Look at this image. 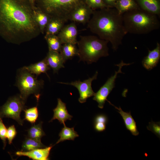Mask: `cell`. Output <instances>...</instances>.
<instances>
[{
  "mask_svg": "<svg viewBox=\"0 0 160 160\" xmlns=\"http://www.w3.org/2000/svg\"><path fill=\"white\" fill-rule=\"evenodd\" d=\"M7 129L3 122L2 119L0 118V138L3 143V149L6 145Z\"/></svg>",
  "mask_w": 160,
  "mask_h": 160,
  "instance_id": "f546056e",
  "label": "cell"
},
{
  "mask_svg": "<svg viewBox=\"0 0 160 160\" xmlns=\"http://www.w3.org/2000/svg\"><path fill=\"white\" fill-rule=\"evenodd\" d=\"M16 85L20 91V96L25 101L30 95L36 93L42 88L44 81L38 80L23 67L18 71Z\"/></svg>",
  "mask_w": 160,
  "mask_h": 160,
  "instance_id": "8992f818",
  "label": "cell"
},
{
  "mask_svg": "<svg viewBox=\"0 0 160 160\" xmlns=\"http://www.w3.org/2000/svg\"><path fill=\"white\" fill-rule=\"evenodd\" d=\"M139 7L160 16V0H135Z\"/></svg>",
  "mask_w": 160,
  "mask_h": 160,
  "instance_id": "e0dca14e",
  "label": "cell"
},
{
  "mask_svg": "<svg viewBox=\"0 0 160 160\" xmlns=\"http://www.w3.org/2000/svg\"><path fill=\"white\" fill-rule=\"evenodd\" d=\"M17 132L14 125L9 126L7 129V137L8 139V143L11 144L13 140L16 137Z\"/></svg>",
  "mask_w": 160,
  "mask_h": 160,
  "instance_id": "4dcf8cb0",
  "label": "cell"
},
{
  "mask_svg": "<svg viewBox=\"0 0 160 160\" xmlns=\"http://www.w3.org/2000/svg\"><path fill=\"white\" fill-rule=\"evenodd\" d=\"M54 115L50 122L55 119H57L60 124H65L67 120H71L72 116L70 115L67 110L66 104L60 98L57 99V107L53 110Z\"/></svg>",
  "mask_w": 160,
  "mask_h": 160,
  "instance_id": "9a60e30c",
  "label": "cell"
},
{
  "mask_svg": "<svg viewBox=\"0 0 160 160\" xmlns=\"http://www.w3.org/2000/svg\"><path fill=\"white\" fill-rule=\"evenodd\" d=\"M25 112V118L26 120L32 124H34L37 120L39 112L37 106L28 109L24 110Z\"/></svg>",
  "mask_w": 160,
  "mask_h": 160,
  "instance_id": "4316f807",
  "label": "cell"
},
{
  "mask_svg": "<svg viewBox=\"0 0 160 160\" xmlns=\"http://www.w3.org/2000/svg\"><path fill=\"white\" fill-rule=\"evenodd\" d=\"M52 147V146H50L28 151H17L15 154L18 156H26L33 160H47L49 159V157Z\"/></svg>",
  "mask_w": 160,
  "mask_h": 160,
  "instance_id": "7c38bea8",
  "label": "cell"
},
{
  "mask_svg": "<svg viewBox=\"0 0 160 160\" xmlns=\"http://www.w3.org/2000/svg\"><path fill=\"white\" fill-rule=\"evenodd\" d=\"M149 130L151 131L157 136L160 138V122H155L152 121L149 122V124L147 127Z\"/></svg>",
  "mask_w": 160,
  "mask_h": 160,
  "instance_id": "f1b7e54d",
  "label": "cell"
},
{
  "mask_svg": "<svg viewBox=\"0 0 160 160\" xmlns=\"http://www.w3.org/2000/svg\"><path fill=\"white\" fill-rule=\"evenodd\" d=\"M85 3V0H36L35 7L50 17L59 18L65 23L73 11Z\"/></svg>",
  "mask_w": 160,
  "mask_h": 160,
  "instance_id": "5b68a950",
  "label": "cell"
},
{
  "mask_svg": "<svg viewBox=\"0 0 160 160\" xmlns=\"http://www.w3.org/2000/svg\"><path fill=\"white\" fill-rule=\"evenodd\" d=\"M92 15L87 27L100 39L110 42L113 50L116 51L127 34L122 15L115 8H105L94 10Z\"/></svg>",
  "mask_w": 160,
  "mask_h": 160,
  "instance_id": "7a4b0ae2",
  "label": "cell"
},
{
  "mask_svg": "<svg viewBox=\"0 0 160 160\" xmlns=\"http://www.w3.org/2000/svg\"><path fill=\"white\" fill-rule=\"evenodd\" d=\"M34 8L26 0H0V36L16 44L28 41L41 33Z\"/></svg>",
  "mask_w": 160,
  "mask_h": 160,
  "instance_id": "6da1fadb",
  "label": "cell"
},
{
  "mask_svg": "<svg viewBox=\"0 0 160 160\" xmlns=\"http://www.w3.org/2000/svg\"><path fill=\"white\" fill-rule=\"evenodd\" d=\"M85 3L93 10L108 8L102 0H85Z\"/></svg>",
  "mask_w": 160,
  "mask_h": 160,
  "instance_id": "83f0119b",
  "label": "cell"
},
{
  "mask_svg": "<svg viewBox=\"0 0 160 160\" xmlns=\"http://www.w3.org/2000/svg\"><path fill=\"white\" fill-rule=\"evenodd\" d=\"M28 1L34 8L35 7V4L36 0H26Z\"/></svg>",
  "mask_w": 160,
  "mask_h": 160,
  "instance_id": "e575fe53",
  "label": "cell"
},
{
  "mask_svg": "<svg viewBox=\"0 0 160 160\" xmlns=\"http://www.w3.org/2000/svg\"><path fill=\"white\" fill-rule=\"evenodd\" d=\"M64 125V127L59 134L60 138L57 142L56 144L67 140H73L75 138L79 136L77 132L74 130L73 127L70 128L67 127L65 125Z\"/></svg>",
  "mask_w": 160,
  "mask_h": 160,
  "instance_id": "603a6c76",
  "label": "cell"
},
{
  "mask_svg": "<svg viewBox=\"0 0 160 160\" xmlns=\"http://www.w3.org/2000/svg\"><path fill=\"white\" fill-rule=\"evenodd\" d=\"M65 23L59 18L50 17L45 29L44 38L49 36L57 35L65 25Z\"/></svg>",
  "mask_w": 160,
  "mask_h": 160,
  "instance_id": "ac0fdd59",
  "label": "cell"
},
{
  "mask_svg": "<svg viewBox=\"0 0 160 160\" xmlns=\"http://www.w3.org/2000/svg\"><path fill=\"white\" fill-rule=\"evenodd\" d=\"M122 17L127 33L146 34L160 27V22L157 15L139 8L124 13Z\"/></svg>",
  "mask_w": 160,
  "mask_h": 160,
  "instance_id": "3957f363",
  "label": "cell"
},
{
  "mask_svg": "<svg viewBox=\"0 0 160 160\" xmlns=\"http://www.w3.org/2000/svg\"><path fill=\"white\" fill-rule=\"evenodd\" d=\"M108 42L94 36H80L77 43L79 61L91 64L101 57L108 56Z\"/></svg>",
  "mask_w": 160,
  "mask_h": 160,
  "instance_id": "277c9868",
  "label": "cell"
},
{
  "mask_svg": "<svg viewBox=\"0 0 160 160\" xmlns=\"http://www.w3.org/2000/svg\"><path fill=\"white\" fill-rule=\"evenodd\" d=\"M94 10L85 3L73 11L69 20L75 23L85 24L89 21Z\"/></svg>",
  "mask_w": 160,
  "mask_h": 160,
  "instance_id": "8fae6325",
  "label": "cell"
},
{
  "mask_svg": "<svg viewBox=\"0 0 160 160\" xmlns=\"http://www.w3.org/2000/svg\"><path fill=\"white\" fill-rule=\"evenodd\" d=\"M94 128L97 131L101 132L105 130L106 128V124L100 122L94 123Z\"/></svg>",
  "mask_w": 160,
  "mask_h": 160,
  "instance_id": "d6a6232c",
  "label": "cell"
},
{
  "mask_svg": "<svg viewBox=\"0 0 160 160\" xmlns=\"http://www.w3.org/2000/svg\"><path fill=\"white\" fill-rule=\"evenodd\" d=\"M139 8L135 0H118L115 8L120 14L123 15Z\"/></svg>",
  "mask_w": 160,
  "mask_h": 160,
  "instance_id": "7402d4cb",
  "label": "cell"
},
{
  "mask_svg": "<svg viewBox=\"0 0 160 160\" xmlns=\"http://www.w3.org/2000/svg\"><path fill=\"white\" fill-rule=\"evenodd\" d=\"M44 59L54 73H57L60 68H64L65 62L59 52L49 50Z\"/></svg>",
  "mask_w": 160,
  "mask_h": 160,
  "instance_id": "5bb4252c",
  "label": "cell"
},
{
  "mask_svg": "<svg viewBox=\"0 0 160 160\" xmlns=\"http://www.w3.org/2000/svg\"><path fill=\"white\" fill-rule=\"evenodd\" d=\"M78 31L75 23L73 22L64 25L57 35L62 44L71 43L76 44Z\"/></svg>",
  "mask_w": 160,
  "mask_h": 160,
  "instance_id": "30bf717a",
  "label": "cell"
},
{
  "mask_svg": "<svg viewBox=\"0 0 160 160\" xmlns=\"http://www.w3.org/2000/svg\"><path fill=\"white\" fill-rule=\"evenodd\" d=\"M23 68L31 73L36 76L42 73L47 74V71L50 69L44 58L38 63Z\"/></svg>",
  "mask_w": 160,
  "mask_h": 160,
  "instance_id": "ffe728a7",
  "label": "cell"
},
{
  "mask_svg": "<svg viewBox=\"0 0 160 160\" xmlns=\"http://www.w3.org/2000/svg\"><path fill=\"white\" fill-rule=\"evenodd\" d=\"M33 11L35 20L39 27L41 33L43 34L50 17L47 13L36 7Z\"/></svg>",
  "mask_w": 160,
  "mask_h": 160,
  "instance_id": "d6986e66",
  "label": "cell"
},
{
  "mask_svg": "<svg viewBox=\"0 0 160 160\" xmlns=\"http://www.w3.org/2000/svg\"><path fill=\"white\" fill-rule=\"evenodd\" d=\"M25 102L20 95L10 97L0 108V118L12 119L22 126L23 121L21 119L20 114L25 109Z\"/></svg>",
  "mask_w": 160,
  "mask_h": 160,
  "instance_id": "52a82bcc",
  "label": "cell"
},
{
  "mask_svg": "<svg viewBox=\"0 0 160 160\" xmlns=\"http://www.w3.org/2000/svg\"><path fill=\"white\" fill-rule=\"evenodd\" d=\"M130 64L131 63H124L122 60L120 63L116 64V65L119 67L118 71H115L114 74L108 78L104 84L95 93L93 99L98 103V106L99 108H103L105 101L108 100V96L115 87V81L118 74L122 73L121 70L122 67Z\"/></svg>",
  "mask_w": 160,
  "mask_h": 160,
  "instance_id": "ba28073f",
  "label": "cell"
},
{
  "mask_svg": "<svg viewBox=\"0 0 160 160\" xmlns=\"http://www.w3.org/2000/svg\"><path fill=\"white\" fill-rule=\"evenodd\" d=\"M104 4L108 8H115L118 0H102Z\"/></svg>",
  "mask_w": 160,
  "mask_h": 160,
  "instance_id": "836d02e7",
  "label": "cell"
},
{
  "mask_svg": "<svg viewBox=\"0 0 160 160\" xmlns=\"http://www.w3.org/2000/svg\"><path fill=\"white\" fill-rule=\"evenodd\" d=\"M108 101L110 104L113 106L118 110V112L121 116L127 129L130 131L133 135L135 136L138 135L139 134V132L137 129L136 122L131 115V112H125L120 107L118 108L113 105L108 100Z\"/></svg>",
  "mask_w": 160,
  "mask_h": 160,
  "instance_id": "2e32d148",
  "label": "cell"
},
{
  "mask_svg": "<svg viewBox=\"0 0 160 160\" xmlns=\"http://www.w3.org/2000/svg\"><path fill=\"white\" fill-rule=\"evenodd\" d=\"M22 147V151H28L46 147L41 143V140H38L28 137L26 138L23 142Z\"/></svg>",
  "mask_w": 160,
  "mask_h": 160,
  "instance_id": "cb8c5ba5",
  "label": "cell"
},
{
  "mask_svg": "<svg viewBox=\"0 0 160 160\" xmlns=\"http://www.w3.org/2000/svg\"><path fill=\"white\" fill-rule=\"evenodd\" d=\"M108 121V118L106 115L103 114H100L95 117L94 123L100 122L106 124Z\"/></svg>",
  "mask_w": 160,
  "mask_h": 160,
  "instance_id": "1f68e13d",
  "label": "cell"
},
{
  "mask_svg": "<svg viewBox=\"0 0 160 160\" xmlns=\"http://www.w3.org/2000/svg\"><path fill=\"white\" fill-rule=\"evenodd\" d=\"M44 38L47 42L49 50L60 52L63 44L57 35L49 36Z\"/></svg>",
  "mask_w": 160,
  "mask_h": 160,
  "instance_id": "d4e9b609",
  "label": "cell"
},
{
  "mask_svg": "<svg viewBox=\"0 0 160 160\" xmlns=\"http://www.w3.org/2000/svg\"><path fill=\"white\" fill-rule=\"evenodd\" d=\"M42 122L33 125L28 130V136L31 138L38 140H41V138L45 135L42 127Z\"/></svg>",
  "mask_w": 160,
  "mask_h": 160,
  "instance_id": "484cf974",
  "label": "cell"
},
{
  "mask_svg": "<svg viewBox=\"0 0 160 160\" xmlns=\"http://www.w3.org/2000/svg\"><path fill=\"white\" fill-rule=\"evenodd\" d=\"M160 58V44L157 42L156 47L152 50L148 49L147 56L143 59L142 64L146 69L151 70L156 67Z\"/></svg>",
  "mask_w": 160,
  "mask_h": 160,
  "instance_id": "4fadbf2b",
  "label": "cell"
},
{
  "mask_svg": "<svg viewBox=\"0 0 160 160\" xmlns=\"http://www.w3.org/2000/svg\"><path fill=\"white\" fill-rule=\"evenodd\" d=\"M60 53L65 62L78 55V49L76 44L71 43L63 44Z\"/></svg>",
  "mask_w": 160,
  "mask_h": 160,
  "instance_id": "44dd1931",
  "label": "cell"
},
{
  "mask_svg": "<svg viewBox=\"0 0 160 160\" xmlns=\"http://www.w3.org/2000/svg\"><path fill=\"white\" fill-rule=\"evenodd\" d=\"M98 72L96 71L94 76L91 78L81 81L80 80L76 81L70 83L59 82L60 84L72 85L76 87L79 91V101L81 103L86 101L89 98L94 96L95 93L93 91L91 86L93 81L97 79Z\"/></svg>",
  "mask_w": 160,
  "mask_h": 160,
  "instance_id": "9c48e42d",
  "label": "cell"
}]
</instances>
